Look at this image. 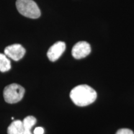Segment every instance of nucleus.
Listing matches in <instances>:
<instances>
[{"instance_id":"obj_1","label":"nucleus","mask_w":134,"mask_h":134,"mask_svg":"<svg viewBox=\"0 0 134 134\" xmlns=\"http://www.w3.org/2000/svg\"><path fill=\"white\" fill-rule=\"evenodd\" d=\"M70 98L75 104L84 107L91 104L97 98L96 91L87 85H81L75 87L70 92Z\"/></svg>"},{"instance_id":"obj_2","label":"nucleus","mask_w":134,"mask_h":134,"mask_svg":"<svg viewBox=\"0 0 134 134\" xmlns=\"http://www.w3.org/2000/svg\"><path fill=\"white\" fill-rule=\"evenodd\" d=\"M16 8L19 13L27 18L37 19L41 16L39 8L33 0H17Z\"/></svg>"},{"instance_id":"obj_3","label":"nucleus","mask_w":134,"mask_h":134,"mask_svg":"<svg viewBox=\"0 0 134 134\" xmlns=\"http://www.w3.org/2000/svg\"><path fill=\"white\" fill-rule=\"evenodd\" d=\"M25 89L21 85L13 83L5 87L3 91V96L5 101L9 104L18 103L24 97Z\"/></svg>"},{"instance_id":"obj_4","label":"nucleus","mask_w":134,"mask_h":134,"mask_svg":"<svg viewBox=\"0 0 134 134\" xmlns=\"http://www.w3.org/2000/svg\"><path fill=\"white\" fill-rule=\"evenodd\" d=\"M91 51V48L90 43L85 41H80L73 46L71 53L76 59H81L90 55Z\"/></svg>"},{"instance_id":"obj_5","label":"nucleus","mask_w":134,"mask_h":134,"mask_svg":"<svg viewBox=\"0 0 134 134\" xmlns=\"http://www.w3.org/2000/svg\"><path fill=\"white\" fill-rule=\"evenodd\" d=\"M26 53V49L21 44L15 43L6 47L4 49V54L14 61L21 60Z\"/></svg>"},{"instance_id":"obj_6","label":"nucleus","mask_w":134,"mask_h":134,"mask_svg":"<svg viewBox=\"0 0 134 134\" xmlns=\"http://www.w3.org/2000/svg\"><path fill=\"white\" fill-rule=\"evenodd\" d=\"M65 48H66V44L63 42L59 41L55 43L49 48L47 53L48 59L51 62L57 60L64 52Z\"/></svg>"},{"instance_id":"obj_7","label":"nucleus","mask_w":134,"mask_h":134,"mask_svg":"<svg viewBox=\"0 0 134 134\" xmlns=\"http://www.w3.org/2000/svg\"><path fill=\"white\" fill-rule=\"evenodd\" d=\"M24 129L21 120H14L8 128V134H24Z\"/></svg>"},{"instance_id":"obj_8","label":"nucleus","mask_w":134,"mask_h":134,"mask_svg":"<svg viewBox=\"0 0 134 134\" xmlns=\"http://www.w3.org/2000/svg\"><path fill=\"white\" fill-rule=\"evenodd\" d=\"M37 120L36 117L32 115L26 117L23 120V126H24V134H32L31 132V129L36 124Z\"/></svg>"},{"instance_id":"obj_9","label":"nucleus","mask_w":134,"mask_h":134,"mask_svg":"<svg viewBox=\"0 0 134 134\" xmlns=\"http://www.w3.org/2000/svg\"><path fill=\"white\" fill-rule=\"evenodd\" d=\"M11 62L5 54L0 53V71L6 72L11 69Z\"/></svg>"},{"instance_id":"obj_10","label":"nucleus","mask_w":134,"mask_h":134,"mask_svg":"<svg viewBox=\"0 0 134 134\" xmlns=\"http://www.w3.org/2000/svg\"><path fill=\"white\" fill-rule=\"evenodd\" d=\"M115 134H134V133L132 130L129 129H120L117 130Z\"/></svg>"},{"instance_id":"obj_11","label":"nucleus","mask_w":134,"mask_h":134,"mask_svg":"<svg viewBox=\"0 0 134 134\" xmlns=\"http://www.w3.org/2000/svg\"><path fill=\"white\" fill-rule=\"evenodd\" d=\"M44 129L41 127H36L34 130V134H43Z\"/></svg>"}]
</instances>
